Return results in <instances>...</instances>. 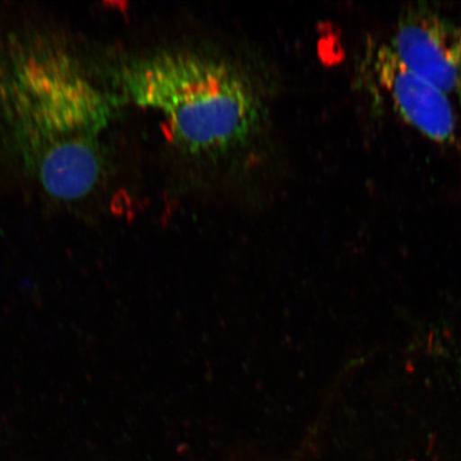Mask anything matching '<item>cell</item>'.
Wrapping results in <instances>:
<instances>
[{
	"label": "cell",
	"instance_id": "cell-2",
	"mask_svg": "<svg viewBox=\"0 0 461 461\" xmlns=\"http://www.w3.org/2000/svg\"><path fill=\"white\" fill-rule=\"evenodd\" d=\"M124 95L163 115L169 136L190 154L222 153L247 140L261 103L239 68L192 50H163L124 63Z\"/></svg>",
	"mask_w": 461,
	"mask_h": 461
},
{
	"label": "cell",
	"instance_id": "cell-1",
	"mask_svg": "<svg viewBox=\"0 0 461 461\" xmlns=\"http://www.w3.org/2000/svg\"><path fill=\"white\" fill-rule=\"evenodd\" d=\"M120 103L53 40L17 38L0 53V129L21 168L54 199L82 200L99 185L103 135Z\"/></svg>",
	"mask_w": 461,
	"mask_h": 461
},
{
	"label": "cell",
	"instance_id": "cell-3",
	"mask_svg": "<svg viewBox=\"0 0 461 461\" xmlns=\"http://www.w3.org/2000/svg\"><path fill=\"white\" fill-rule=\"evenodd\" d=\"M414 73L461 102V27L424 4L402 11L389 45Z\"/></svg>",
	"mask_w": 461,
	"mask_h": 461
},
{
	"label": "cell",
	"instance_id": "cell-4",
	"mask_svg": "<svg viewBox=\"0 0 461 461\" xmlns=\"http://www.w3.org/2000/svg\"><path fill=\"white\" fill-rule=\"evenodd\" d=\"M372 60L379 85L402 118L432 141L455 146L458 126L451 97L411 70L389 45L379 46Z\"/></svg>",
	"mask_w": 461,
	"mask_h": 461
}]
</instances>
